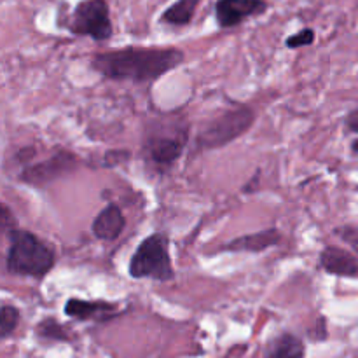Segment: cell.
Listing matches in <instances>:
<instances>
[{
  "mask_svg": "<svg viewBox=\"0 0 358 358\" xmlns=\"http://www.w3.org/2000/svg\"><path fill=\"white\" fill-rule=\"evenodd\" d=\"M184 62L185 52L175 45H122L94 52L90 66L115 83L152 84Z\"/></svg>",
  "mask_w": 358,
  "mask_h": 358,
  "instance_id": "cell-1",
  "label": "cell"
},
{
  "mask_svg": "<svg viewBox=\"0 0 358 358\" xmlns=\"http://www.w3.org/2000/svg\"><path fill=\"white\" fill-rule=\"evenodd\" d=\"M6 269L13 276L42 282L56 266V252L34 231L16 229L6 234Z\"/></svg>",
  "mask_w": 358,
  "mask_h": 358,
  "instance_id": "cell-2",
  "label": "cell"
},
{
  "mask_svg": "<svg viewBox=\"0 0 358 358\" xmlns=\"http://www.w3.org/2000/svg\"><path fill=\"white\" fill-rule=\"evenodd\" d=\"M257 112L252 105L234 103L203 122L194 138V150H219L231 145L255 124Z\"/></svg>",
  "mask_w": 358,
  "mask_h": 358,
  "instance_id": "cell-3",
  "label": "cell"
},
{
  "mask_svg": "<svg viewBox=\"0 0 358 358\" xmlns=\"http://www.w3.org/2000/svg\"><path fill=\"white\" fill-rule=\"evenodd\" d=\"M170 245V236L161 231L143 238L129 259L128 275L133 280H152L159 283L173 282L175 268Z\"/></svg>",
  "mask_w": 358,
  "mask_h": 358,
  "instance_id": "cell-4",
  "label": "cell"
},
{
  "mask_svg": "<svg viewBox=\"0 0 358 358\" xmlns=\"http://www.w3.org/2000/svg\"><path fill=\"white\" fill-rule=\"evenodd\" d=\"M189 142V129L185 122H168L166 126H152L145 133L142 143L147 163L159 173H166L184 156Z\"/></svg>",
  "mask_w": 358,
  "mask_h": 358,
  "instance_id": "cell-5",
  "label": "cell"
},
{
  "mask_svg": "<svg viewBox=\"0 0 358 358\" xmlns=\"http://www.w3.org/2000/svg\"><path fill=\"white\" fill-rule=\"evenodd\" d=\"M76 37H90L94 42H107L114 35L110 6L107 0H79L65 24Z\"/></svg>",
  "mask_w": 358,
  "mask_h": 358,
  "instance_id": "cell-6",
  "label": "cell"
},
{
  "mask_svg": "<svg viewBox=\"0 0 358 358\" xmlns=\"http://www.w3.org/2000/svg\"><path fill=\"white\" fill-rule=\"evenodd\" d=\"M79 166L80 159L77 157V154H73L69 149H59L45 159L21 168L20 173H17V180L31 185V187H45L58 178L76 171Z\"/></svg>",
  "mask_w": 358,
  "mask_h": 358,
  "instance_id": "cell-7",
  "label": "cell"
},
{
  "mask_svg": "<svg viewBox=\"0 0 358 358\" xmlns=\"http://www.w3.org/2000/svg\"><path fill=\"white\" fill-rule=\"evenodd\" d=\"M268 10V0H217L213 14L220 30H231L241 27L245 21L264 16Z\"/></svg>",
  "mask_w": 358,
  "mask_h": 358,
  "instance_id": "cell-8",
  "label": "cell"
},
{
  "mask_svg": "<svg viewBox=\"0 0 358 358\" xmlns=\"http://www.w3.org/2000/svg\"><path fill=\"white\" fill-rule=\"evenodd\" d=\"M63 313L77 322H108L112 318L119 317L122 311L119 310L117 303H110V301H91L70 297V299L65 301Z\"/></svg>",
  "mask_w": 358,
  "mask_h": 358,
  "instance_id": "cell-9",
  "label": "cell"
},
{
  "mask_svg": "<svg viewBox=\"0 0 358 358\" xmlns=\"http://www.w3.org/2000/svg\"><path fill=\"white\" fill-rule=\"evenodd\" d=\"M282 240L283 234L278 227H268V229L233 238L227 243H224L219 252H226V254H262V252L280 245Z\"/></svg>",
  "mask_w": 358,
  "mask_h": 358,
  "instance_id": "cell-10",
  "label": "cell"
},
{
  "mask_svg": "<svg viewBox=\"0 0 358 358\" xmlns=\"http://www.w3.org/2000/svg\"><path fill=\"white\" fill-rule=\"evenodd\" d=\"M318 266L327 275L339 278H358V257L348 248L327 245L318 255Z\"/></svg>",
  "mask_w": 358,
  "mask_h": 358,
  "instance_id": "cell-11",
  "label": "cell"
},
{
  "mask_svg": "<svg viewBox=\"0 0 358 358\" xmlns=\"http://www.w3.org/2000/svg\"><path fill=\"white\" fill-rule=\"evenodd\" d=\"M126 229V217L117 203H107L91 222V233L100 241H115Z\"/></svg>",
  "mask_w": 358,
  "mask_h": 358,
  "instance_id": "cell-12",
  "label": "cell"
},
{
  "mask_svg": "<svg viewBox=\"0 0 358 358\" xmlns=\"http://www.w3.org/2000/svg\"><path fill=\"white\" fill-rule=\"evenodd\" d=\"M203 0H175L171 6H168L166 9L161 13L159 23L168 24V27L173 28H182L187 27L192 23L196 16V10H198L199 3Z\"/></svg>",
  "mask_w": 358,
  "mask_h": 358,
  "instance_id": "cell-13",
  "label": "cell"
},
{
  "mask_svg": "<svg viewBox=\"0 0 358 358\" xmlns=\"http://www.w3.org/2000/svg\"><path fill=\"white\" fill-rule=\"evenodd\" d=\"M306 348L299 336L283 332L278 338L273 339L266 348L264 358H304Z\"/></svg>",
  "mask_w": 358,
  "mask_h": 358,
  "instance_id": "cell-14",
  "label": "cell"
},
{
  "mask_svg": "<svg viewBox=\"0 0 358 358\" xmlns=\"http://www.w3.org/2000/svg\"><path fill=\"white\" fill-rule=\"evenodd\" d=\"M35 334H37V338L49 339V341H70V334L65 329V325H62L52 317H48L38 322L37 327H35Z\"/></svg>",
  "mask_w": 358,
  "mask_h": 358,
  "instance_id": "cell-15",
  "label": "cell"
},
{
  "mask_svg": "<svg viewBox=\"0 0 358 358\" xmlns=\"http://www.w3.org/2000/svg\"><path fill=\"white\" fill-rule=\"evenodd\" d=\"M21 322V311L14 304L3 303L0 308V338L7 339L14 334Z\"/></svg>",
  "mask_w": 358,
  "mask_h": 358,
  "instance_id": "cell-16",
  "label": "cell"
},
{
  "mask_svg": "<svg viewBox=\"0 0 358 358\" xmlns=\"http://www.w3.org/2000/svg\"><path fill=\"white\" fill-rule=\"evenodd\" d=\"M315 41H317V31L311 27L301 28L296 34H290L289 37L285 38V48L287 49H301L308 48V45H313Z\"/></svg>",
  "mask_w": 358,
  "mask_h": 358,
  "instance_id": "cell-17",
  "label": "cell"
},
{
  "mask_svg": "<svg viewBox=\"0 0 358 358\" xmlns=\"http://www.w3.org/2000/svg\"><path fill=\"white\" fill-rule=\"evenodd\" d=\"M131 159V150L128 149H112L107 150L103 156V166H119V164H124L126 161Z\"/></svg>",
  "mask_w": 358,
  "mask_h": 358,
  "instance_id": "cell-18",
  "label": "cell"
},
{
  "mask_svg": "<svg viewBox=\"0 0 358 358\" xmlns=\"http://www.w3.org/2000/svg\"><path fill=\"white\" fill-rule=\"evenodd\" d=\"M16 227H17L16 215L10 212V208L7 203H2V205H0V229H2V234L6 236L9 231L16 229Z\"/></svg>",
  "mask_w": 358,
  "mask_h": 358,
  "instance_id": "cell-19",
  "label": "cell"
},
{
  "mask_svg": "<svg viewBox=\"0 0 358 358\" xmlns=\"http://www.w3.org/2000/svg\"><path fill=\"white\" fill-rule=\"evenodd\" d=\"M345 128L348 129L350 133H355L357 135L355 138L350 142V149H352V152L358 157V108H355V110H352L348 115H346Z\"/></svg>",
  "mask_w": 358,
  "mask_h": 358,
  "instance_id": "cell-20",
  "label": "cell"
},
{
  "mask_svg": "<svg viewBox=\"0 0 358 358\" xmlns=\"http://www.w3.org/2000/svg\"><path fill=\"white\" fill-rule=\"evenodd\" d=\"M37 157V149H35L34 145H24L21 147L20 150H16V156H14V159H16L17 164H21V168L27 166V164L34 163V159Z\"/></svg>",
  "mask_w": 358,
  "mask_h": 358,
  "instance_id": "cell-21",
  "label": "cell"
},
{
  "mask_svg": "<svg viewBox=\"0 0 358 358\" xmlns=\"http://www.w3.org/2000/svg\"><path fill=\"white\" fill-rule=\"evenodd\" d=\"M259 175H261V170H257V173H255L254 177L250 178V180H248V184L241 187V192H243V194H250V192L257 191L259 182H261V178H259Z\"/></svg>",
  "mask_w": 358,
  "mask_h": 358,
  "instance_id": "cell-22",
  "label": "cell"
}]
</instances>
